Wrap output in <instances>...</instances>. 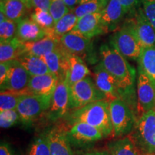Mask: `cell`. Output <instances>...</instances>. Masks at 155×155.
<instances>
[{
    "mask_svg": "<svg viewBox=\"0 0 155 155\" xmlns=\"http://www.w3.org/2000/svg\"><path fill=\"white\" fill-rule=\"evenodd\" d=\"M99 55L101 63L117 83L121 98L130 106H133L135 101L134 68L129 63L111 40L109 43L101 45Z\"/></svg>",
    "mask_w": 155,
    "mask_h": 155,
    "instance_id": "obj_1",
    "label": "cell"
},
{
    "mask_svg": "<svg viewBox=\"0 0 155 155\" xmlns=\"http://www.w3.org/2000/svg\"><path fill=\"white\" fill-rule=\"evenodd\" d=\"M66 126L78 122H84L97 128L107 137L113 133L110 114V101L104 99L91 103L76 110L70 111L63 118Z\"/></svg>",
    "mask_w": 155,
    "mask_h": 155,
    "instance_id": "obj_2",
    "label": "cell"
},
{
    "mask_svg": "<svg viewBox=\"0 0 155 155\" xmlns=\"http://www.w3.org/2000/svg\"><path fill=\"white\" fill-rule=\"evenodd\" d=\"M130 138L143 154L155 153V110L141 114L136 121Z\"/></svg>",
    "mask_w": 155,
    "mask_h": 155,
    "instance_id": "obj_3",
    "label": "cell"
},
{
    "mask_svg": "<svg viewBox=\"0 0 155 155\" xmlns=\"http://www.w3.org/2000/svg\"><path fill=\"white\" fill-rule=\"evenodd\" d=\"M106 99L89 75L70 87L69 111L76 110L91 103Z\"/></svg>",
    "mask_w": 155,
    "mask_h": 155,
    "instance_id": "obj_4",
    "label": "cell"
},
{
    "mask_svg": "<svg viewBox=\"0 0 155 155\" xmlns=\"http://www.w3.org/2000/svg\"><path fill=\"white\" fill-rule=\"evenodd\" d=\"M51 98L33 94H26L21 97L17 106L20 122L30 125L49 109Z\"/></svg>",
    "mask_w": 155,
    "mask_h": 155,
    "instance_id": "obj_5",
    "label": "cell"
},
{
    "mask_svg": "<svg viewBox=\"0 0 155 155\" xmlns=\"http://www.w3.org/2000/svg\"><path fill=\"white\" fill-rule=\"evenodd\" d=\"M110 114L113 127V137H122L133 131L135 115L131 106L121 98L110 101Z\"/></svg>",
    "mask_w": 155,
    "mask_h": 155,
    "instance_id": "obj_6",
    "label": "cell"
},
{
    "mask_svg": "<svg viewBox=\"0 0 155 155\" xmlns=\"http://www.w3.org/2000/svg\"><path fill=\"white\" fill-rule=\"evenodd\" d=\"M111 41L126 58L139 59L142 46L129 20L114 35Z\"/></svg>",
    "mask_w": 155,
    "mask_h": 155,
    "instance_id": "obj_7",
    "label": "cell"
},
{
    "mask_svg": "<svg viewBox=\"0 0 155 155\" xmlns=\"http://www.w3.org/2000/svg\"><path fill=\"white\" fill-rule=\"evenodd\" d=\"M71 127L67 131V137L71 146L75 148L89 147L104 137L97 128L84 122H78Z\"/></svg>",
    "mask_w": 155,
    "mask_h": 155,
    "instance_id": "obj_8",
    "label": "cell"
},
{
    "mask_svg": "<svg viewBox=\"0 0 155 155\" xmlns=\"http://www.w3.org/2000/svg\"><path fill=\"white\" fill-rule=\"evenodd\" d=\"M60 43L69 53L74 54L90 63L96 61L94 54L91 39L85 38L81 35L70 32L60 39Z\"/></svg>",
    "mask_w": 155,
    "mask_h": 155,
    "instance_id": "obj_9",
    "label": "cell"
},
{
    "mask_svg": "<svg viewBox=\"0 0 155 155\" xmlns=\"http://www.w3.org/2000/svg\"><path fill=\"white\" fill-rule=\"evenodd\" d=\"M70 86L66 80L58 81L49 109L46 112L47 119L51 122L63 119L69 112Z\"/></svg>",
    "mask_w": 155,
    "mask_h": 155,
    "instance_id": "obj_10",
    "label": "cell"
},
{
    "mask_svg": "<svg viewBox=\"0 0 155 155\" xmlns=\"http://www.w3.org/2000/svg\"><path fill=\"white\" fill-rule=\"evenodd\" d=\"M66 127L65 124L61 123L45 131L51 155H73L71 144L67 137Z\"/></svg>",
    "mask_w": 155,
    "mask_h": 155,
    "instance_id": "obj_11",
    "label": "cell"
},
{
    "mask_svg": "<svg viewBox=\"0 0 155 155\" xmlns=\"http://www.w3.org/2000/svg\"><path fill=\"white\" fill-rule=\"evenodd\" d=\"M137 108L142 114L155 110V87L150 79L140 68L137 79Z\"/></svg>",
    "mask_w": 155,
    "mask_h": 155,
    "instance_id": "obj_12",
    "label": "cell"
},
{
    "mask_svg": "<svg viewBox=\"0 0 155 155\" xmlns=\"http://www.w3.org/2000/svg\"><path fill=\"white\" fill-rule=\"evenodd\" d=\"M30 78V73L21 65L18 60H13L8 77L5 85L1 87V91L31 94L28 90V84Z\"/></svg>",
    "mask_w": 155,
    "mask_h": 155,
    "instance_id": "obj_13",
    "label": "cell"
},
{
    "mask_svg": "<svg viewBox=\"0 0 155 155\" xmlns=\"http://www.w3.org/2000/svg\"><path fill=\"white\" fill-rule=\"evenodd\" d=\"M142 48L155 46V29L145 16L142 8H139L134 18L129 19Z\"/></svg>",
    "mask_w": 155,
    "mask_h": 155,
    "instance_id": "obj_14",
    "label": "cell"
},
{
    "mask_svg": "<svg viewBox=\"0 0 155 155\" xmlns=\"http://www.w3.org/2000/svg\"><path fill=\"white\" fill-rule=\"evenodd\" d=\"M94 81L98 88L106 96V100L111 101L121 98L117 83L101 61L94 68Z\"/></svg>",
    "mask_w": 155,
    "mask_h": 155,
    "instance_id": "obj_15",
    "label": "cell"
},
{
    "mask_svg": "<svg viewBox=\"0 0 155 155\" xmlns=\"http://www.w3.org/2000/svg\"><path fill=\"white\" fill-rule=\"evenodd\" d=\"M101 17L102 13L101 12L85 15L78 18L75 28L71 32L88 39H92L94 37L106 33L102 24Z\"/></svg>",
    "mask_w": 155,
    "mask_h": 155,
    "instance_id": "obj_16",
    "label": "cell"
},
{
    "mask_svg": "<svg viewBox=\"0 0 155 155\" xmlns=\"http://www.w3.org/2000/svg\"><path fill=\"white\" fill-rule=\"evenodd\" d=\"M58 81L59 78L57 75L51 73L31 76L28 84V90L31 94L52 98Z\"/></svg>",
    "mask_w": 155,
    "mask_h": 155,
    "instance_id": "obj_17",
    "label": "cell"
},
{
    "mask_svg": "<svg viewBox=\"0 0 155 155\" xmlns=\"http://www.w3.org/2000/svg\"><path fill=\"white\" fill-rule=\"evenodd\" d=\"M43 58L50 73L57 75L59 81L65 80L68 67V52L61 45L56 50L46 54Z\"/></svg>",
    "mask_w": 155,
    "mask_h": 155,
    "instance_id": "obj_18",
    "label": "cell"
},
{
    "mask_svg": "<svg viewBox=\"0 0 155 155\" xmlns=\"http://www.w3.org/2000/svg\"><path fill=\"white\" fill-rule=\"evenodd\" d=\"M47 35V31L30 17H25L17 22L16 37L24 43L38 41Z\"/></svg>",
    "mask_w": 155,
    "mask_h": 155,
    "instance_id": "obj_19",
    "label": "cell"
},
{
    "mask_svg": "<svg viewBox=\"0 0 155 155\" xmlns=\"http://www.w3.org/2000/svg\"><path fill=\"white\" fill-rule=\"evenodd\" d=\"M68 67L65 80L70 87L91 75V71L86 63L79 56L68 52Z\"/></svg>",
    "mask_w": 155,
    "mask_h": 155,
    "instance_id": "obj_20",
    "label": "cell"
},
{
    "mask_svg": "<svg viewBox=\"0 0 155 155\" xmlns=\"http://www.w3.org/2000/svg\"><path fill=\"white\" fill-rule=\"evenodd\" d=\"M101 13L102 24L106 32L115 30L126 14L119 0H110Z\"/></svg>",
    "mask_w": 155,
    "mask_h": 155,
    "instance_id": "obj_21",
    "label": "cell"
},
{
    "mask_svg": "<svg viewBox=\"0 0 155 155\" xmlns=\"http://www.w3.org/2000/svg\"><path fill=\"white\" fill-rule=\"evenodd\" d=\"M60 45V40L51 36H46L38 41L24 43L25 53L42 58L46 54L57 49Z\"/></svg>",
    "mask_w": 155,
    "mask_h": 155,
    "instance_id": "obj_22",
    "label": "cell"
},
{
    "mask_svg": "<svg viewBox=\"0 0 155 155\" xmlns=\"http://www.w3.org/2000/svg\"><path fill=\"white\" fill-rule=\"evenodd\" d=\"M17 60L31 76L45 75L50 73L44 58L40 56L25 53L19 56Z\"/></svg>",
    "mask_w": 155,
    "mask_h": 155,
    "instance_id": "obj_23",
    "label": "cell"
},
{
    "mask_svg": "<svg viewBox=\"0 0 155 155\" xmlns=\"http://www.w3.org/2000/svg\"><path fill=\"white\" fill-rule=\"evenodd\" d=\"M25 53L24 42L15 38L10 41L0 42V62L11 61L17 59Z\"/></svg>",
    "mask_w": 155,
    "mask_h": 155,
    "instance_id": "obj_24",
    "label": "cell"
},
{
    "mask_svg": "<svg viewBox=\"0 0 155 155\" xmlns=\"http://www.w3.org/2000/svg\"><path fill=\"white\" fill-rule=\"evenodd\" d=\"M138 62L139 68L147 75L155 87V46L142 48Z\"/></svg>",
    "mask_w": 155,
    "mask_h": 155,
    "instance_id": "obj_25",
    "label": "cell"
},
{
    "mask_svg": "<svg viewBox=\"0 0 155 155\" xmlns=\"http://www.w3.org/2000/svg\"><path fill=\"white\" fill-rule=\"evenodd\" d=\"M0 10L2 11L7 19L19 22L24 18L28 8L20 0H1Z\"/></svg>",
    "mask_w": 155,
    "mask_h": 155,
    "instance_id": "obj_26",
    "label": "cell"
},
{
    "mask_svg": "<svg viewBox=\"0 0 155 155\" xmlns=\"http://www.w3.org/2000/svg\"><path fill=\"white\" fill-rule=\"evenodd\" d=\"M107 147L111 155H139V150L130 137H123L109 141Z\"/></svg>",
    "mask_w": 155,
    "mask_h": 155,
    "instance_id": "obj_27",
    "label": "cell"
},
{
    "mask_svg": "<svg viewBox=\"0 0 155 155\" xmlns=\"http://www.w3.org/2000/svg\"><path fill=\"white\" fill-rule=\"evenodd\" d=\"M78 18L73 11H71L55 23L53 34L60 40L64 35L71 32L75 28Z\"/></svg>",
    "mask_w": 155,
    "mask_h": 155,
    "instance_id": "obj_28",
    "label": "cell"
},
{
    "mask_svg": "<svg viewBox=\"0 0 155 155\" xmlns=\"http://www.w3.org/2000/svg\"><path fill=\"white\" fill-rule=\"evenodd\" d=\"M26 155H51L45 131L32 139L27 149Z\"/></svg>",
    "mask_w": 155,
    "mask_h": 155,
    "instance_id": "obj_29",
    "label": "cell"
},
{
    "mask_svg": "<svg viewBox=\"0 0 155 155\" xmlns=\"http://www.w3.org/2000/svg\"><path fill=\"white\" fill-rule=\"evenodd\" d=\"M110 0H89L81 5H78L74 9L78 18L93 13L101 12L106 8Z\"/></svg>",
    "mask_w": 155,
    "mask_h": 155,
    "instance_id": "obj_30",
    "label": "cell"
},
{
    "mask_svg": "<svg viewBox=\"0 0 155 155\" xmlns=\"http://www.w3.org/2000/svg\"><path fill=\"white\" fill-rule=\"evenodd\" d=\"M26 94H29V93L1 91V94H0L1 111H6V110H16L21 97Z\"/></svg>",
    "mask_w": 155,
    "mask_h": 155,
    "instance_id": "obj_31",
    "label": "cell"
},
{
    "mask_svg": "<svg viewBox=\"0 0 155 155\" xmlns=\"http://www.w3.org/2000/svg\"><path fill=\"white\" fill-rule=\"evenodd\" d=\"M30 18L40 25L42 28L47 31L48 35L53 31L55 26V21L49 11L40 8H35L30 15Z\"/></svg>",
    "mask_w": 155,
    "mask_h": 155,
    "instance_id": "obj_32",
    "label": "cell"
},
{
    "mask_svg": "<svg viewBox=\"0 0 155 155\" xmlns=\"http://www.w3.org/2000/svg\"><path fill=\"white\" fill-rule=\"evenodd\" d=\"M17 23L7 19L0 22V42H7L16 38Z\"/></svg>",
    "mask_w": 155,
    "mask_h": 155,
    "instance_id": "obj_33",
    "label": "cell"
},
{
    "mask_svg": "<svg viewBox=\"0 0 155 155\" xmlns=\"http://www.w3.org/2000/svg\"><path fill=\"white\" fill-rule=\"evenodd\" d=\"M49 12L56 22L71 10L63 0H51Z\"/></svg>",
    "mask_w": 155,
    "mask_h": 155,
    "instance_id": "obj_34",
    "label": "cell"
},
{
    "mask_svg": "<svg viewBox=\"0 0 155 155\" xmlns=\"http://www.w3.org/2000/svg\"><path fill=\"white\" fill-rule=\"evenodd\" d=\"M20 121L17 110H6L0 112V126L3 129H8Z\"/></svg>",
    "mask_w": 155,
    "mask_h": 155,
    "instance_id": "obj_35",
    "label": "cell"
},
{
    "mask_svg": "<svg viewBox=\"0 0 155 155\" xmlns=\"http://www.w3.org/2000/svg\"><path fill=\"white\" fill-rule=\"evenodd\" d=\"M145 16L155 29V0H141Z\"/></svg>",
    "mask_w": 155,
    "mask_h": 155,
    "instance_id": "obj_36",
    "label": "cell"
},
{
    "mask_svg": "<svg viewBox=\"0 0 155 155\" xmlns=\"http://www.w3.org/2000/svg\"><path fill=\"white\" fill-rule=\"evenodd\" d=\"M12 61L4 62L0 63V85L2 87L8 77L9 70L12 66Z\"/></svg>",
    "mask_w": 155,
    "mask_h": 155,
    "instance_id": "obj_37",
    "label": "cell"
},
{
    "mask_svg": "<svg viewBox=\"0 0 155 155\" xmlns=\"http://www.w3.org/2000/svg\"><path fill=\"white\" fill-rule=\"evenodd\" d=\"M0 155H21V153L11 144L2 141L0 144Z\"/></svg>",
    "mask_w": 155,
    "mask_h": 155,
    "instance_id": "obj_38",
    "label": "cell"
},
{
    "mask_svg": "<svg viewBox=\"0 0 155 155\" xmlns=\"http://www.w3.org/2000/svg\"><path fill=\"white\" fill-rule=\"evenodd\" d=\"M119 2L123 7L125 13H129L135 9L137 6L139 5V2L141 0H119Z\"/></svg>",
    "mask_w": 155,
    "mask_h": 155,
    "instance_id": "obj_39",
    "label": "cell"
},
{
    "mask_svg": "<svg viewBox=\"0 0 155 155\" xmlns=\"http://www.w3.org/2000/svg\"><path fill=\"white\" fill-rule=\"evenodd\" d=\"M51 0H32V8H40L49 11Z\"/></svg>",
    "mask_w": 155,
    "mask_h": 155,
    "instance_id": "obj_40",
    "label": "cell"
},
{
    "mask_svg": "<svg viewBox=\"0 0 155 155\" xmlns=\"http://www.w3.org/2000/svg\"><path fill=\"white\" fill-rule=\"evenodd\" d=\"M71 11H74L78 5V0H63Z\"/></svg>",
    "mask_w": 155,
    "mask_h": 155,
    "instance_id": "obj_41",
    "label": "cell"
},
{
    "mask_svg": "<svg viewBox=\"0 0 155 155\" xmlns=\"http://www.w3.org/2000/svg\"><path fill=\"white\" fill-rule=\"evenodd\" d=\"M83 155H111L108 151L103 150V151H94V152H91L86 153V154Z\"/></svg>",
    "mask_w": 155,
    "mask_h": 155,
    "instance_id": "obj_42",
    "label": "cell"
},
{
    "mask_svg": "<svg viewBox=\"0 0 155 155\" xmlns=\"http://www.w3.org/2000/svg\"><path fill=\"white\" fill-rule=\"evenodd\" d=\"M24 5L26 6L28 9H32V0H20Z\"/></svg>",
    "mask_w": 155,
    "mask_h": 155,
    "instance_id": "obj_43",
    "label": "cell"
},
{
    "mask_svg": "<svg viewBox=\"0 0 155 155\" xmlns=\"http://www.w3.org/2000/svg\"><path fill=\"white\" fill-rule=\"evenodd\" d=\"M88 1H89V0H78V5H81V4L86 2Z\"/></svg>",
    "mask_w": 155,
    "mask_h": 155,
    "instance_id": "obj_44",
    "label": "cell"
},
{
    "mask_svg": "<svg viewBox=\"0 0 155 155\" xmlns=\"http://www.w3.org/2000/svg\"><path fill=\"white\" fill-rule=\"evenodd\" d=\"M149 155H151V154H149Z\"/></svg>",
    "mask_w": 155,
    "mask_h": 155,
    "instance_id": "obj_45",
    "label": "cell"
}]
</instances>
